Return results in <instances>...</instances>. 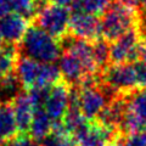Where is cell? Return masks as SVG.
<instances>
[{"mask_svg": "<svg viewBox=\"0 0 146 146\" xmlns=\"http://www.w3.org/2000/svg\"><path fill=\"white\" fill-rule=\"evenodd\" d=\"M140 21V9L135 0H113L101 15V35L108 43L136 29Z\"/></svg>", "mask_w": 146, "mask_h": 146, "instance_id": "obj_1", "label": "cell"}, {"mask_svg": "<svg viewBox=\"0 0 146 146\" xmlns=\"http://www.w3.org/2000/svg\"><path fill=\"white\" fill-rule=\"evenodd\" d=\"M17 49L20 56L42 63H55L62 54L60 40L35 25L28 27Z\"/></svg>", "mask_w": 146, "mask_h": 146, "instance_id": "obj_2", "label": "cell"}, {"mask_svg": "<svg viewBox=\"0 0 146 146\" xmlns=\"http://www.w3.org/2000/svg\"><path fill=\"white\" fill-rule=\"evenodd\" d=\"M15 73L25 90L35 86H51L61 80V72L55 63H42L18 56Z\"/></svg>", "mask_w": 146, "mask_h": 146, "instance_id": "obj_3", "label": "cell"}, {"mask_svg": "<svg viewBox=\"0 0 146 146\" xmlns=\"http://www.w3.org/2000/svg\"><path fill=\"white\" fill-rule=\"evenodd\" d=\"M100 85L111 100L139 89L134 63H111L101 72Z\"/></svg>", "mask_w": 146, "mask_h": 146, "instance_id": "obj_4", "label": "cell"}, {"mask_svg": "<svg viewBox=\"0 0 146 146\" xmlns=\"http://www.w3.org/2000/svg\"><path fill=\"white\" fill-rule=\"evenodd\" d=\"M71 101H74L89 122H94L111 99L104 91L101 85H79L71 86Z\"/></svg>", "mask_w": 146, "mask_h": 146, "instance_id": "obj_5", "label": "cell"}, {"mask_svg": "<svg viewBox=\"0 0 146 146\" xmlns=\"http://www.w3.org/2000/svg\"><path fill=\"white\" fill-rule=\"evenodd\" d=\"M71 10L56 4H49L34 18V25L54 38L61 40L70 34Z\"/></svg>", "mask_w": 146, "mask_h": 146, "instance_id": "obj_6", "label": "cell"}, {"mask_svg": "<svg viewBox=\"0 0 146 146\" xmlns=\"http://www.w3.org/2000/svg\"><path fill=\"white\" fill-rule=\"evenodd\" d=\"M146 130V89H135L125 95V113L121 125L122 135Z\"/></svg>", "mask_w": 146, "mask_h": 146, "instance_id": "obj_7", "label": "cell"}, {"mask_svg": "<svg viewBox=\"0 0 146 146\" xmlns=\"http://www.w3.org/2000/svg\"><path fill=\"white\" fill-rule=\"evenodd\" d=\"M71 105V85L65 80L55 83L49 88L43 108L55 123L62 122Z\"/></svg>", "mask_w": 146, "mask_h": 146, "instance_id": "obj_8", "label": "cell"}, {"mask_svg": "<svg viewBox=\"0 0 146 146\" xmlns=\"http://www.w3.org/2000/svg\"><path fill=\"white\" fill-rule=\"evenodd\" d=\"M70 34L79 39L94 43L101 39V18L96 15L72 11L70 20Z\"/></svg>", "mask_w": 146, "mask_h": 146, "instance_id": "obj_9", "label": "cell"}, {"mask_svg": "<svg viewBox=\"0 0 146 146\" xmlns=\"http://www.w3.org/2000/svg\"><path fill=\"white\" fill-rule=\"evenodd\" d=\"M141 34L133 29L111 43V63L135 62L139 58Z\"/></svg>", "mask_w": 146, "mask_h": 146, "instance_id": "obj_10", "label": "cell"}, {"mask_svg": "<svg viewBox=\"0 0 146 146\" xmlns=\"http://www.w3.org/2000/svg\"><path fill=\"white\" fill-rule=\"evenodd\" d=\"M29 27V21L17 13H6L0 17V38L5 44L18 45Z\"/></svg>", "mask_w": 146, "mask_h": 146, "instance_id": "obj_11", "label": "cell"}, {"mask_svg": "<svg viewBox=\"0 0 146 146\" xmlns=\"http://www.w3.org/2000/svg\"><path fill=\"white\" fill-rule=\"evenodd\" d=\"M13 115L20 133H29L31 123L34 115V106L29 98L27 90H23L18 96L11 102Z\"/></svg>", "mask_w": 146, "mask_h": 146, "instance_id": "obj_12", "label": "cell"}, {"mask_svg": "<svg viewBox=\"0 0 146 146\" xmlns=\"http://www.w3.org/2000/svg\"><path fill=\"white\" fill-rule=\"evenodd\" d=\"M55 122L51 119L45 110L39 107V108H34V115H33V119L31 123V128H29V135L33 138L35 141H39L44 139L49 133H51L54 129Z\"/></svg>", "mask_w": 146, "mask_h": 146, "instance_id": "obj_13", "label": "cell"}, {"mask_svg": "<svg viewBox=\"0 0 146 146\" xmlns=\"http://www.w3.org/2000/svg\"><path fill=\"white\" fill-rule=\"evenodd\" d=\"M23 90V85L21 84L15 72L0 78V104H11Z\"/></svg>", "mask_w": 146, "mask_h": 146, "instance_id": "obj_14", "label": "cell"}, {"mask_svg": "<svg viewBox=\"0 0 146 146\" xmlns=\"http://www.w3.org/2000/svg\"><path fill=\"white\" fill-rule=\"evenodd\" d=\"M20 131H18L11 104L1 105L0 106V140L5 143L6 140L13 138Z\"/></svg>", "mask_w": 146, "mask_h": 146, "instance_id": "obj_15", "label": "cell"}, {"mask_svg": "<svg viewBox=\"0 0 146 146\" xmlns=\"http://www.w3.org/2000/svg\"><path fill=\"white\" fill-rule=\"evenodd\" d=\"M39 146H76V143L72 135L63 129L62 122H60L55 123L51 133L39 141Z\"/></svg>", "mask_w": 146, "mask_h": 146, "instance_id": "obj_16", "label": "cell"}, {"mask_svg": "<svg viewBox=\"0 0 146 146\" xmlns=\"http://www.w3.org/2000/svg\"><path fill=\"white\" fill-rule=\"evenodd\" d=\"M18 56L20 55H18L17 45H4V48L0 50V78L15 72Z\"/></svg>", "mask_w": 146, "mask_h": 146, "instance_id": "obj_17", "label": "cell"}, {"mask_svg": "<svg viewBox=\"0 0 146 146\" xmlns=\"http://www.w3.org/2000/svg\"><path fill=\"white\" fill-rule=\"evenodd\" d=\"M113 0H74L71 6L72 11H80L91 15H102Z\"/></svg>", "mask_w": 146, "mask_h": 146, "instance_id": "obj_18", "label": "cell"}, {"mask_svg": "<svg viewBox=\"0 0 146 146\" xmlns=\"http://www.w3.org/2000/svg\"><path fill=\"white\" fill-rule=\"evenodd\" d=\"M10 12L17 13L28 21H34L38 15L36 0H9Z\"/></svg>", "mask_w": 146, "mask_h": 146, "instance_id": "obj_19", "label": "cell"}, {"mask_svg": "<svg viewBox=\"0 0 146 146\" xmlns=\"http://www.w3.org/2000/svg\"><path fill=\"white\" fill-rule=\"evenodd\" d=\"M93 55L100 72L111 65V44L104 38L93 43Z\"/></svg>", "mask_w": 146, "mask_h": 146, "instance_id": "obj_20", "label": "cell"}, {"mask_svg": "<svg viewBox=\"0 0 146 146\" xmlns=\"http://www.w3.org/2000/svg\"><path fill=\"white\" fill-rule=\"evenodd\" d=\"M4 146H39V144L32 138L29 133H18L13 138L6 140Z\"/></svg>", "mask_w": 146, "mask_h": 146, "instance_id": "obj_21", "label": "cell"}, {"mask_svg": "<svg viewBox=\"0 0 146 146\" xmlns=\"http://www.w3.org/2000/svg\"><path fill=\"white\" fill-rule=\"evenodd\" d=\"M124 136L123 146H146V131H134Z\"/></svg>", "mask_w": 146, "mask_h": 146, "instance_id": "obj_22", "label": "cell"}, {"mask_svg": "<svg viewBox=\"0 0 146 146\" xmlns=\"http://www.w3.org/2000/svg\"><path fill=\"white\" fill-rule=\"evenodd\" d=\"M133 63L136 73L138 88L146 89V58H140V60H136Z\"/></svg>", "mask_w": 146, "mask_h": 146, "instance_id": "obj_23", "label": "cell"}, {"mask_svg": "<svg viewBox=\"0 0 146 146\" xmlns=\"http://www.w3.org/2000/svg\"><path fill=\"white\" fill-rule=\"evenodd\" d=\"M52 4H56V5L60 6H65V7H71L74 3V0H50Z\"/></svg>", "mask_w": 146, "mask_h": 146, "instance_id": "obj_24", "label": "cell"}, {"mask_svg": "<svg viewBox=\"0 0 146 146\" xmlns=\"http://www.w3.org/2000/svg\"><path fill=\"white\" fill-rule=\"evenodd\" d=\"M135 3L139 6L140 11H146V0H135Z\"/></svg>", "mask_w": 146, "mask_h": 146, "instance_id": "obj_25", "label": "cell"}, {"mask_svg": "<svg viewBox=\"0 0 146 146\" xmlns=\"http://www.w3.org/2000/svg\"><path fill=\"white\" fill-rule=\"evenodd\" d=\"M4 45H5V43H4V40L0 38V50H1L3 48H4Z\"/></svg>", "mask_w": 146, "mask_h": 146, "instance_id": "obj_26", "label": "cell"}, {"mask_svg": "<svg viewBox=\"0 0 146 146\" xmlns=\"http://www.w3.org/2000/svg\"><path fill=\"white\" fill-rule=\"evenodd\" d=\"M0 146H4V141L0 140Z\"/></svg>", "mask_w": 146, "mask_h": 146, "instance_id": "obj_27", "label": "cell"}, {"mask_svg": "<svg viewBox=\"0 0 146 146\" xmlns=\"http://www.w3.org/2000/svg\"><path fill=\"white\" fill-rule=\"evenodd\" d=\"M0 106H1V104H0Z\"/></svg>", "mask_w": 146, "mask_h": 146, "instance_id": "obj_28", "label": "cell"}]
</instances>
